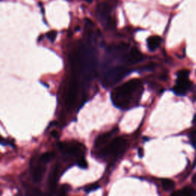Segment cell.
<instances>
[{
  "instance_id": "cb8c5ba5",
  "label": "cell",
  "mask_w": 196,
  "mask_h": 196,
  "mask_svg": "<svg viewBox=\"0 0 196 196\" xmlns=\"http://www.w3.org/2000/svg\"><path fill=\"white\" fill-rule=\"evenodd\" d=\"M192 182L195 183V184H196V174L195 175L193 176V178H192Z\"/></svg>"
},
{
  "instance_id": "7402d4cb",
  "label": "cell",
  "mask_w": 196,
  "mask_h": 196,
  "mask_svg": "<svg viewBox=\"0 0 196 196\" xmlns=\"http://www.w3.org/2000/svg\"><path fill=\"white\" fill-rule=\"evenodd\" d=\"M143 150L142 148L138 149V155H139V158H142L143 156Z\"/></svg>"
},
{
  "instance_id": "e0dca14e",
  "label": "cell",
  "mask_w": 196,
  "mask_h": 196,
  "mask_svg": "<svg viewBox=\"0 0 196 196\" xmlns=\"http://www.w3.org/2000/svg\"><path fill=\"white\" fill-rule=\"evenodd\" d=\"M57 37V32L55 31H51V32L47 33V38L51 42H54Z\"/></svg>"
},
{
  "instance_id": "5bb4252c",
  "label": "cell",
  "mask_w": 196,
  "mask_h": 196,
  "mask_svg": "<svg viewBox=\"0 0 196 196\" xmlns=\"http://www.w3.org/2000/svg\"><path fill=\"white\" fill-rule=\"evenodd\" d=\"M162 186L163 188L164 191L166 192H169L175 189V184L172 179H169V178H164L162 180Z\"/></svg>"
},
{
  "instance_id": "277c9868",
  "label": "cell",
  "mask_w": 196,
  "mask_h": 196,
  "mask_svg": "<svg viewBox=\"0 0 196 196\" xmlns=\"http://www.w3.org/2000/svg\"><path fill=\"white\" fill-rule=\"evenodd\" d=\"M192 86V83L189 80V77H178L176 84L172 89L174 93L178 96H184L187 94L188 90Z\"/></svg>"
},
{
  "instance_id": "3957f363",
  "label": "cell",
  "mask_w": 196,
  "mask_h": 196,
  "mask_svg": "<svg viewBox=\"0 0 196 196\" xmlns=\"http://www.w3.org/2000/svg\"><path fill=\"white\" fill-rule=\"evenodd\" d=\"M126 140L123 138L117 137L114 139L106 148H104L102 151V153L104 156H111V155H117L120 153L121 150L126 146Z\"/></svg>"
},
{
  "instance_id": "7c38bea8",
  "label": "cell",
  "mask_w": 196,
  "mask_h": 196,
  "mask_svg": "<svg viewBox=\"0 0 196 196\" xmlns=\"http://www.w3.org/2000/svg\"><path fill=\"white\" fill-rule=\"evenodd\" d=\"M112 132H108V133H103V134H100V136L95 139L94 146L95 147H100L101 146H103V144L106 143L109 139L110 138V136H112Z\"/></svg>"
},
{
  "instance_id": "6da1fadb",
  "label": "cell",
  "mask_w": 196,
  "mask_h": 196,
  "mask_svg": "<svg viewBox=\"0 0 196 196\" xmlns=\"http://www.w3.org/2000/svg\"><path fill=\"white\" fill-rule=\"evenodd\" d=\"M142 82L139 79H133L114 89L111 93V100L117 107L126 109L133 98L142 94Z\"/></svg>"
},
{
  "instance_id": "44dd1931",
  "label": "cell",
  "mask_w": 196,
  "mask_h": 196,
  "mask_svg": "<svg viewBox=\"0 0 196 196\" xmlns=\"http://www.w3.org/2000/svg\"><path fill=\"white\" fill-rule=\"evenodd\" d=\"M69 189H70V186H67V185H64L62 187V192H63V193L65 194L67 191H69Z\"/></svg>"
},
{
  "instance_id": "30bf717a",
  "label": "cell",
  "mask_w": 196,
  "mask_h": 196,
  "mask_svg": "<svg viewBox=\"0 0 196 196\" xmlns=\"http://www.w3.org/2000/svg\"><path fill=\"white\" fill-rule=\"evenodd\" d=\"M58 172H59V166L56 165L53 170L51 171V174L49 175V179H48V182H49L50 189L51 191L54 189L57 185L58 178Z\"/></svg>"
},
{
  "instance_id": "ffe728a7",
  "label": "cell",
  "mask_w": 196,
  "mask_h": 196,
  "mask_svg": "<svg viewBox=\"0 0 196 196\" xmlns=\"http://www.w3.org/2000/svg\"><path fill=\"white\" fill-rule=\"evenodd\" d=\"M155 65H149L146 66H144V67H142L140 68L141 70L144 71V70H153L154 69Z\"/></svg>"
},
{
  "instance_id": "7a4b0ae2",
  "label": "cell",
  "mask_w": 196,
  "mask_h": 196,
  "mask_svg": "<svg viewBox=\"0 0 196 196\" xmlns=\"http://www.w3.org/2000/svg\"><path fill=\"white\" fill-rule=\"evenodd\" d=\"M130 70L124 67H116L106 73L103 81V87H110L121 81L125 76L129 74Z\"/></svg>"
},
{
  "instance_id": "484cf974",
  "label": "cell",
  "mask_w": 196,
  "mask_h": 196,
  "mask_svg": "<svg viewBox=\"0 0 196 196\" xmlns=\"http://www.w3.org/2000/svg\"><path fill=\"white\" fill-rule=\"evenodd\" d=\"M84 1H86L87 2H88V3H91L93 0H84Z\"/></svg>"
},
{
  "instance_id": "ac0fdd59",
  "label": "cell",
  "mask_w": 196,
  "mask_h": 196,
  "mask_svg": "<svg viewBox=\"0 0 196 196\" xmlns=\"http://www.w3.org/2000/svg\"><path fill=\"white\" fill-rule=\"evenodd\" d=\"M190 71L187 69H183V70H179L177 72V76L178 77H189Z\"/></svg>"
},
{
  "instance_id": "8992f818",
  "label": "cell",
  "mask_w": 196,
  "mask_h": 196,
  "mask_svg": "<svg viewBox=\"0 0 196 196\" xmlns=\"http://www.w3.org/2000/svg\"><path fill=\"white\" fill-rule=\"evenodd\" d=\"M77 92H78V85L75 81V80H73L70 84V87H69L68 93H67V105L70 107L74 104L76 99Z\"/></svg>"
},
{
  "instance_id": "603a6c76",
  "label": "cell",
  "mask_w": 196,
  "mask_h": 196,
  "mask_svg": "<svg viewBox=\"0 0 196 196\" xmlns=\"http://www.w3.org/2000/svg\"><path fill=\"white\" fill-rule=\"evenodd\" d=\"M51 135L53 136V137H57V136H58V132L55 131V130L52 131L51 133Z\"/></svg>"
},
{
  "instance_id": "8fae6325",
  "label": "cell",
  "mask_w": 196,
  "mask_h": 196,
  "mask_svg": "<svg viewBox=\"0 0 196 196\" xmlns=\"http://www.w3.org/2000/svg\"><path fill=\"white\" fill-rule=\"evenodd\" d=\"M162 42V38L159 36L153 35L147 39V46L150 51H153L160 45Z\"/></svg>"
},
{
  "instance_id": "4fadbf2b",
  "label": "cell",
  "mask_w": 196,
  "mask_h": 196,
  "mask_svg": "<svg viewBox=\"0 0 196 196\" xmlns=\"http://www.w3.org/2000/svg\"><path fill=\"white\" fill-rule=\"evenodd\" d=\"M195 195V192L194 190V189H192V187H185L182 190L178 191V192H175L174 193H172V195H186V196H192Z\"/></svg>"
},
{
  "instance_id": "2e32d148",
  "label": "cell",
  "mask_w": 196,
  "mask_h": 196,
  "mask_svg": "<svg viewBox=\"0 0 196 196\" xmlns=\"http://www.w3.org/2000/svg\"><path fill=\"white\" fill-rule=\"evenodd\" d=\"M99 187H100V186H99L98 185H97V184L90 185V186H87V187H86L85 189H84V191H85L86 192H93V191L97 190V189H99Z\"/></svg>"
},
{
  "instance_id": "5b68a950",
  "label": "cell",
  "mask_w": 196,
  "mask_h": 196,
  "mask_svg": "<svg viewBox=\"0 0 196 196\" xmlns=\"http://www.w3.org/2000/svg\"><path fill=\"white\" fill-rule=\"evenodd\" d=\"M110 12L111 7L107 3H99L97 6V13L102 21L103 20H106V22L110 18L109 15Z\"/></svg>"
},
{
  "instance_id": "d6986e66",
  "label": "cell",
  "mask_w": 196,
  "mask_h": 196,
  "mask_svg": "<svg viewBox=\"0 0 196 196\" xmlns=\"http://www.w3.org/2000/svg\"><path fill=\"white\" fill-rule=\"evenodd\" d=\"M78 166H79L80 168H81V169H86V168H87V163L84 158H81V159L78 161Z\"/></svg>"
},
{
  "instance_id": "52a82bcc",
  "label": "cell",
  "mask_w": 196,
  "mask_h": 196,
  "mask_svg": "<svg viewBox=\"0 0 196 196\" xmlns=\"http://www.w3.org/2000/svg\"><path fill=\"white\" fill-rule=\"evenodd\" d=\"M58 146L60 150H62L65 154L76 156L81 152V148L77 145H67L66 143H59Z\"/></svg>"
},
{
  "instance_id": "d4e9b609",
  "label": "cell",
  "mask_w": 196,
  "mask_h": 196,
  "mask_svg": "<svg viewBox=\"0 0 196 196\" xmlns=\"http://www.w3.org/2000/svg\"><path fill=\"white\" fill-rule=\"evenodd\" d=\"M192 123H195V124H196V114L195 115V117H194L193 120H192Z\"/></svg>"
},
{
  "instance_id": "ba28073f",
  "label": "cell",
  "mask_w": 196,
  "mask_h": 196,
  "mask_svg": "<svg viewBox=\"0 0 196 196\" xmlns=\"http://www.w3.org/2000/svg\"><path fill=\"white\" fill-rule=\"evenodd\" d=\"M45 172V167L42 165H36L32 170V178L34 182H39L42 179Z\"/></svg>"
},
{
  "instance_id": "9a60e30c",
  "label": "cell",
  "mask_w": 196,
  "mask_h": 196,
  "mask_svg": "<svg viewBox=\"0 0 196 196\" xmlns=\"http://www.w3.org/2000/svg\"><path fill=\"white\" fill-rule=\"evenodd\" d=\"M54 157V153H46L41 156L40 162L46 163V162H48L49 161H51Z\"/></svg>"
},
{
  "instance_id": "9c48e42d",
  "label": "cell",
  "mask_w": 196,
  "mask_h": 196,
  "mask_svg": "<svg viewBox=\"0 0 196 196\" xmlns=\"http://www.w3.org/2000/svg\"><path fill=\"white\" fill-rule=\"evenodd\" d=\"M144 57L142 53L136 48H133L128 57V62L130 64H136L143 60Z\"/></svg>"
}]
</instances>
